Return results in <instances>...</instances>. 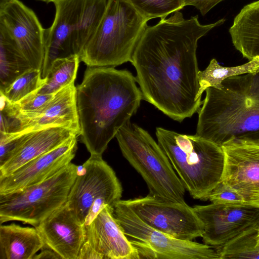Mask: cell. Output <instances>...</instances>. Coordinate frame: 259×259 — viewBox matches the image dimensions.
Here are the masks:
<instances>
[{"mask_svg": "<svg viewBox=\"0 0 259 259\" xmlns=\"http://www.w3.org/2000/svg\"><path fill=\"white\" fill-rule=\"evenodd\" d=\"M208 200L214 203L248 204L239 194L222 181L212 190Z\"/></svg>", "mask_w": 259, "mask_h": 259, "instance_id": "83f0119b", "label": "cell"}, {"mask_svg": "<svg viewBox=\"0 0 259 259\" xmlns=\"http://www.w3.org/2000/svg\"><path fill=\"white\" fill-rule=\"evenodd\" d=\"M78 171L71 162L41 183L0 195L1 224L17 221L37 226L67 202Z\"/></svg>", "mask_w": 259, "mask_h": 259, "instance_id": "ba28073f", "label": "cell"}, {"mask_svg": "<svg viewBox=\"0 0 259 259\" xmlns=\"http://www.w3.org/2000/svg\"><path fill=\"white\" fill-rule=\"evenodd\" d=\"M62 259L61 257L51 248L45 245L38 254H35L33 259Z\"/></svg>", "mask_w": 259, "mask_h": 259, "instance_id": "f546056e", "label": "cell"}, {"mask_svg": "<svg viewBox=\"0 0 259 259\" xmlns=\"http://www.w3.org/2000/svg\"><path fill=\"white\" fill-rule=\"evenodd\" d=\"M80 62L78 55L55 60L45 77V83L34 93L54 94L74 82Z\"/></svg>", "mask_w": 259, "mask_h": 259, "instance_id": "cb8c5ba5", "label": "cell"}, {"mask_svg": "<svg viewBox=\"0 0 259 259\" xmlns=\"http://www.w3.org/2000/svg\"><path fill=\"white\" fill-rule=\"evenodd\" d=\"M258 229L251 230L217 249L220 258H259V247L256 241Z\"/></svg>", "mask_w": 259, "mask_h": 259, "instance_id": "484cf974", "label": "cell"}, {"mask_svg": "<svg viewBox=\"0 0 259 259\" xmlns=\"http://www.w3.org/2000/svg\"><path fill=\"white\" fill-rule=\"evenodd\" d=\"M115 137L124 157L146 183L149 194L185 202L184 185L166 154L148 132L129 121Z\"/></svg>", "mask_w": 259, "mask_h": 259, "instance_id": "52a82bcc", "label": "cell"}, {"mask_svg": "<svg viewBox=\"0 0 259 259\" xmlns=\"http://www.w3.org/2000/svg\"><path fill=\"white\" fill-rule=\"evenodd\" d=\"M31 68L14 39L0 25V92Z\"/></svg>", "mask_w": 259, "mask_h": 259, "instance_id": "7402d4cb", "label": "cell"}, {"mask_svg": "<svg viewBox=\"0 0 259 259\" xmlns=\"http://www.w3.org/2000/svg\"><path fill=\"white\" fill-rule=\"evenodd\" d=\"M113 215L138 250L140 258L220 259L213 247L175 238L143 222L123 201L113 208Z\"/></svg>", "mask_w": 259, "mask_h": 259, "instance_id": "9c48e42d", "label": "cell"}, {"mask_svg": "<svg viewBox=\"0 0 259 259\" xmlns=\"http://www.w3.org/2000/svg\"><path fill=\"white\" fill-rule=\"evenodd\" d=\"M198 111L195 135L220 147L259 144V72L229 77L221 89L208 88Z\"/></svg>", "mask_w": 259, "mask_h": 259, "instance_id": "3957f363", "label": "cell"}, {"mask_svg": "<svg viewBox=\"0 0 259 259\" xmlns=\"http://www.w3.org/2000/svg\"><path fill=\"white\" fill-rule=\"evenodd\" d=\"M256 244L259 247V229H258L257 233L256 236Z\"/></svg>", "mask_w": 259, "mask_h": 259, "instance_id": "1f68e13d", "label": "cell"}, {"mask_svg": "<svg viewBox=\"0 0 259 259\" xmlns=\"http://www.w3.org/2000/svg\"><path fill=\"white\" fill-rule=\"evenodd\" d=\"M259 72V56L244 64L233 66H221L215 59H212L207 68L198 72L199 89L197 98L201 100L202 94L208 88L220 89L225 79L234 76Z\"/></svg>", "mask_w": 259, "mask_h": 259, "instance_id": "603a6c76", "label": "cell"}, {"mask_svg": "<svg viewBox=\"0 0 259 259\" xmlns=\"http://www.w3.org/2000/svg\"><path fill=\"white\" fill-rule=\"evenodd\" d=\"M223 0H184L185 6H193L198 9L202 15Z\"/></svg>", "mask_w": 259, "mask_h": 259, "instance_id": "f1b7e54d", "label": "cell"}, {"mask_svg": "<svg viewBox=\"0 0 259 259\" xmlns=\"http://www.w3.org/2000/svg\"><path fill=\"white\" fill-rule=\"evenodd\" d=\"M14 0H0V9L4 7L6 5Z\"/></svg>", "mask_w": 259, "mask_h": 259, "instance_id": "4dcf8cb0", "label": "cell"}, {"mask_svg": "<svg viewBox=\"0 0 259 259\" xmlns=\"http://www.w3.org/2000/svg\"><path fill=\"white\" fill-rule=\"evenodd\" d=\"M225 20L202 25L198 15L185 19L178 11L147 25L131 61L143 99L179 122L198 112L202 101L197 98V42Z\"/></svg>", "mask_w": 259, "mask_h": 259, "instance_id": "6da1fadb", "label": "cell"}, {"mask_svg": "<svg viewBox=\"0 0 259 259\" xmlns=\"http://www.w3.org/2000/svg\"><path fill=\"white\" fill-rule=\"evenodd\" d=\"M45 245L35 227L0 226V259H33Z\"/></svg>", "mask_w": 259, "mask_h": 259, "instance_id": "ffe728a7", "label": "cell"}, {"mask_svg": "<svg viewBox=\"0 0 259 259\" xmlns=\"http://www.w3.org/2000/svg\"><path fill=\"white\" fill-rule=\"evenodd\" d=\"M148 20L123 0H109L105 15L81 52L87 67H115L131 62Z\"/></svg>", "mask_w": 259, "mask_h": 259, "instance_id": "5b68a950", "label": "cell"}, {"mask_svg": "<svg viewBox=\"0 0 259 259\" xmlns=\"http://www.w3.org/2000/svg\"><path fill=\"white\" fill-rule=\"evenodd\" d=\"M109 0H55V15L45 31L41 77L47 75L56 59L80 56L98 28Z\"/></svg>", "mask_w": 259, "mask_h": 259, "instance_id": "8992f818", "label": "cell"}, {"mask_svg": "<svg viewBox=\"0 0 259 259\" xmlns=\"http://www.w3.org/2000/svg\"><path fill=\"white\" fill-rule=\"evenodd\" d=\"M0 25L15 41L33 68L41 70L45 31L35 13L19 0L0 9Z\"/></svg>", "mask_w": 259, "mask_h": 259, "instance_id": "5bb4252c", "label": "cell"}, {"mask_svg": "<svg viewBox=\"0 0 259 259\" xmlns=\"http://www.w3.org/2000/svg\"><path fill=\"white\" fill-rule=\"evenodd\" d=\"M37 1H41V2H45V3H50V2H54V1H55V0H37Z\"/></svg>", "mask_w": 259, "mask_h": 259, "instance_id": "d6a6232c", "label": "cell"}, {"mask_svg": "<svg viewBox=\"0 0 259 259\" xmlns=\"http://www.w3.org/2000/svg\"><path fill=\"white\" fill-rule=\"evenodd\" d=\"M131 5L148 21L165 18L185 7L184 0H123Z\"/></svg>", "mask_w": 259, "mask_h": 259, "instance_id": "4316f807", "label": "cell"}, {"mask_svg": "<svg viewBox=\"0 0 259 259\" xmlns=\"http://www.w3.org/2000/svg\"><path fill=\"white\" fill-rule=\"evenodd\" d=\"M105 207L85 225V236L78 259H139L138 250Z\"/></svg>", "mask_w": 259, "mask_h": 259, "instance_id": "4fadbf2b", "label": "cell"}, {"mask_svg": "<svg viewBox=\"0 0 259 259\" xmlns=\"http://www.w3.org/2000/svg\"><path fill=\"white\" fill-rule=\"evenodd\" d=\"M46 81L41 77L40 70L31 68L15 79L4 91L1 96L8 102L15 103L34 93Z\"/></svg>", "mask_w": 259, "mask_h": 259, "instance_id": "d4e9b609", "label": "cell"}, {"mask_svg": "<svg viewBox=\"0 0 259 259\" xmlns=\"http://www.w3.org/2000/svg\"><path fill=\"white\" fill-rule=\"evenodd\" d=\"M77 136L23 165L9 175L0 178V195L14 192L51 178L68 165L77 149Z\"/></svg>", "mask_w": 259, "mask_h": 259, "instance_id": "2e32d148", "label": "cell"}, {"mask_svg": "<svg viewBox=\"0 0 259 259\" xmlns=\"http://www.w3.org/2000/svg\"><path fill=\"white\" fill-rule=\"evenodd\" d=\"M156 136L185 189L195 199L208 200L223 176L225 156L222 147L195 135L162 127L156 128Z\"/></svg>", "mask_w": 259, "mask_h": 259, "instance_id": "277c9868", "label": "cell"}, {"mask_svg": "<svg viewBox=\"0 0 259 259\" xmlns=\"http://www.w3.org/2000/svg\"><path fill=\"white\" fill-rule=\"evenodd\" d=\"M76 93V87L73 82L57 92L48 106L37 114L9 117L3 113L8 122L9 133L36 131L61 125L74 129L79 135Z\"/></svg>", "mask_w": 259, "mask_h": 259, "instance_id": "e0dca14e", "label": "cell"}, {"mask_svg": "<svg viewBox=\"0 0 259 259\" xmlns=\"http://www.w3.org/2000/svg\"><path fill=\"white\" fill-rule=\"evenodd\" d=\"M122 188L115 171L102 156L91 155L70 190L66 203L83 225L90 223L106 206L120 200Z\"/></svg>", "mask_w": 259, "mask_h": 259, "instance_id": "30bf717a", "label": "cell"}, {"mask_svg": "<svg viewBox=\"0 0 259 259\" xmlns=\"http://www.w3.org/2000/svg\"><path fill=\"white\" fill-rule=\"evenodd\" d=\"M222 147L225 156L222 181L246 203L259 207V144L231 143Z\"/></svg>", "mask_w": 259, "mask_h": 259, "instance_id": "9a60e30c", "label": "cell"}, {"mask_svg": "<svg viewBox=\"0 0 259 259\" xmlns=\"http://www.w3.org/2000/svg\"><path fill=\"white\" fill-rule=\"evenodd\" d=\"M45 245L62 259H78L85 236L82 224L65 203L35 227Z\"/></svg>", "mask_w": 259, "mask_h": 259, "instance_id": "ac0fdd59", "label": "cell"}, {"mask_svg": "<svg viewBox=\"0 0 259 259\" xmlns=\"http://www.w3.org/2000/svg\"><path fill=\"white\" fill-rule=\"evenodd\" d=\"M235 48L249 60L259 56V0L244 6L229 29Z\"/></svg>", "mask_w": 259, "mask_h": 259, "instance_id": "44dd1931", "label": "cell"}, {"mask_svg": "<svg viewBox=\"0 0 259 259\" xmlns=\"http://www.w3.org/2000/svg\"><path fill=\"white\" fill-rule=\"evenodd\" d=\"M79 133L66 126L55 125L34 131L15 153L0 166V178L7 176L33 159L61 145Z\"/></svg>", "mask_w": 259, "mask_h": 259, "instance_id": "d6986e66", "label": "cell"}, {"mask_svg": "<svg viewBox=\"0 0 259 259\" xmlns=\"http://www.w3.org/2000/svg\"><path fill=\"white\" fill-rule=\"evenodd\" d=\"M123 202L146 224L175 238L192 241L202 236L203 225L185 202L166 200L149 194Z\"/></svg>", "mask_w": 259, "mask_h": 259, "instance_id": "8fae6325", "label": "cell"}, {"mask_svg": "<svg viewBox=\"0 0 259 259\" xmlns=\"http://www.w3.org/2000/svg\"><path fill=\"white\" fill-rule=\"evenodd\" d=\"M193 208L203 225V242L216 249L259 229L258 206L212 203Z\"/></svg>", "mask_w": 259, "mask_h": 259, "instance_id": "7c38bea8", "label": "cell"}, {"mask_svg": "<svg viewBox=\"0 0 259 259\" xmlns=\"http://www.w3.org/2000/svg\"><path fill=\"white\" fill-rule=\"evenodd\" d=\"M136 78L113 67H87L76 87L79 136L91 155L102 156L109 143L130 121L143 99Z\"/></svg>", "mask_w": 259, "mask_h": 259, "instance_id": "7a4b0ae2", "label": "cell"}]
</instances>
